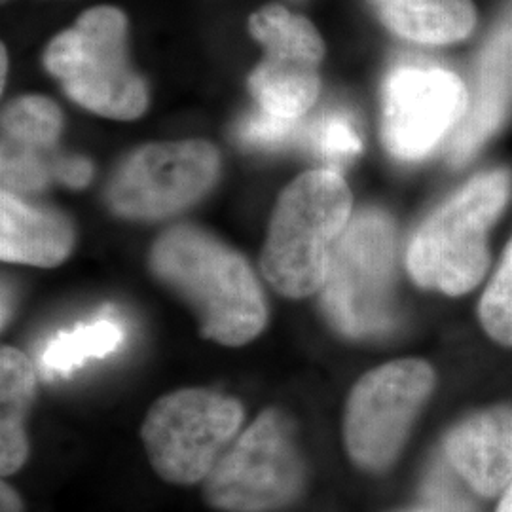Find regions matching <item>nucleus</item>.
Returning a JSON list of instances; mask_svg holds the SVG:
<instances>
[{
	"mask_svg": "<svg viewBox=\"0 0 512 512\" xmlns=\"http://www.w3.org/2000/svg\"><path fill=\"white\" fill-rule=\"evenodd\" d=\"M353 198L334 169H313L275 203L260 268L277 293L306 298L325 287L334 245L351 219Z\"/></svg>",
	"mask_w": 512,
	"mask_h": 512,
	"instance_id": "obj_2",
	"label": "nucleus"
},
{
	"mask_svg": "<svg viewBox=\"0 0 512 512\" xmlns=\"http://www.w3.org/2000/svg\"><path fill=\"white\" fill-rule=\"evenodd\" d=\"M507 171L475 177L425 220L406 251L412 279L431 291H473L490 266L488 232L509 202Z\"/></svg>",
	"mask_w": 512,
	"mask_h": 512,
	"instance_id": "obj_3",
	"label": "nucleus"
},
{
	"mask_svg": "<svg viewBox=\"0 0 512 512\" xmlns=\"http://www.w3.org/2000/svg\"><path fill=\"white\" fill-rule=\"evenodd\" d=\"M152 274L184 300L203 338L238 348L266 327L268 308L247 260L196 226L167 230L148 258Z\"/></svg>",
	"mask_w": 512,
	"mask_h": 512,
	"instance_id": "obj_1",
	"label": "nucleus"
},
{
	"mask_svg": "<svg viewBox=\"0 0 512 512\" xmlns=\"http://www.w3.org/2000/svg\"><path fill=\"white\" fill-rule=\"evenodd\" d=\"M63 116L54 101L40 95H25L2 112V152L50 158Z\"/></svg>",
	"mask_w": 512,
	"mask_h": 512,
	"instance_id": "obj_18",
	"label": "nucleus"
},
{
	"mask_svg": "<svg viewBox=\"0 0 512 512\" xmlns=\"http://www.w3.org/2000/svg\"><path fill=\"white\" fill-rule=\"evenodd\" d=\"M304 141L315 156L342 164L361 152V137L346 112H327L304 131Z\"/></svg>",
	"mask_w": 512,
	"mask_h": 512,
	"instance_id": "obj_20",
	"label": "nucleus"
},
{
	"mask_svg": "<svg viewBox=\"0 0 512 512\" xmlns=\"http://www.w3.org/2000/svg\"><path fill=\"white\" fill-rule=\"evenodd\" d=\"M427 501L431 503V511L435 512H473L471 501L461 492L454 475L439 465L431 471L425 486Z\"/></svg>",
	"mask_w": 512,
	"mask_h": 512,
	"instance_id": "obj_23",
	"label": "nucleus"
},
{
	"mask_svg": "<svg viewBox=\"0 0 512 512\" xmlns=\"http://www.w3.org/2000/svg\"><path fill=\"white\" fill-rule=\"evenodd\" d=\"M245 420L239 401L209 389H181L158 399L143 423L154 471L171 484H196L213 471Z\"/></svg>",
	"mask_w": 512,
	"mask_h": 512,
	"instance_id": "obj_7",
	"label": "nucleus"
},
{
	"mask_svg": "<svg viewBox=\"0 0 512 512\" xmlns=\"http://www.w3.org/2000/svg\"><path fill=\"white\" fill-rule=\"evenodd\" d=\"M126 340L120 319L103 315L90 323L55 334L40 353V370L48 376H67L90 359L107 357Z\"/></svg>",
	"mask_w": 512,
	"mask_h": 512,
	"instance_id": "obj_17",
	"label": "nucleus"
},
{
	"mask_svg": "<svg viewBox=\"0 0 512 512\" xmlns=\"http://www.w3.org/2000/svg\"><path fill=\"white\" fill-rule=\"evenodd\" d=\"M446 458L475 492L494 497L512 482V406H495L459 423Z\"/></svg>",
	"mask_w": 512,
	"mask_h": 512,
	"instance_id": "obj_12",
	"label": "nucleus"
},
{
	"mask_svg": "<svg viewBox=\"0 0 512 512\" xmlns=\"http://www.w3.org/2000/svg\"><path fill=\"white\" fill-rule=\"evenodd\" d=\"M249 31L266 50V57L311 65H321L323 61L325 44L313 23L291 14L279 4H270L255 12L249 19Z\"/></svg>",
	"mask_w": 512,
	"mask_h": 512,
	"instance_id": "obj_19",
	"label": "nucleus"
},
{
	"mask_svg": "<svg viewBox=\"0 0 512 512\" xmlns=\"http://www.w3.org/2000/svg\"><path fill=\"white\" fill-rule=\"evenodd\" d=\"M497 512H512V482L509 484V488L505 490V495H503V499L499 503Z\"/></svg>",
	"mask_w": 512,
	"mask_h": 512,
	"instance_id": "obj_26",
	"label": "nucleus"
},
{
	"mask_svg": "<svg viewBox=\"0 0 512 512\" xmlns=\"http://www.w3.org/2000/svg\"><path fill=\"white\" fill-rule=\"evenodd\" d=\"M73 245V226L63 213L2 190L0 256L4 262L54 268L71 255Z\"/></svg>",
	"mask_w": 512,
	"mask_h": 512,
	"instance_id": "obj_13",
	"label": "nucleus"
},
{
	"mask_svg": "<svg viewBox=\"0 0 512 512\" xmlns=\"http://www.w3.org/2000/svg\"><path fill=\"white\" fill-rule=\"evenodd\" d=\"M2 512H21V499L6 484H2Z\"/></svg>",
	"mask_w": 512,
	"mask_h": 512,
	"instance_id": "obj_25",
	"label": "nucleus"
},
{
	"mask_svg": "<svg viewBox=\"0 0 512 512\" xmlns=\"http://www.w3.org/2000/svg\"><path fill=\"white\" fill-rule=\"evenodd\" d=\"M93 167L86 158H57L55 162V179L71 188H82L90 183Z\"/></svg>",
	"mask_w": 512,
	"mask_h": 512,
	"instance_id": "obj_24",
	"label": "nucleus"
},
{
	"mask_svg": "<svg viewBox=\"0 0 512 512\" xmlns=\"http://www.w3.org/2000/svg\"><path fill=\"white\" fill-rule=\"evenodd\" d=\"M37 372L27 355L14 348L0 353V471L14 475L25 463L29 444L23 421L35 401Z\"/></svg>",
	"mask_w": 512,
	"mask_h": 512,
	"instance_id": "obj_15",
	"label": "nucleus"
},
{
	"mask_svg": "<svg viewBox=\"0 0 512 512\" xmlns=\"http://www.w3.org/2000/svg\"><path fill=\"white\" fill-rule=\"evenodd\" d=\"M512 107V0L486 40L476 63L469 109L448 143L454 165L469 162L501 124Z\"/></svg>",
	"mask_w": 512,
	"mask_h": 512,
	"instance_id": "obj_11",
	"label": "nucleus"
},
{
	"mask_svg": "<svg viewBox=\"0 0 512 512\" xmlns=\"http://www.w3.org/2000/svg\"><path fill=\"white\" fill-rule=\"evenodd\" d=\"M433 387L435 372L421 359L393 361L365 374L346 406L344 437L351 459L366 471L387 469Z\"/></svg>",
	"mask_w": 512,
	"mask_h": 512,
	"instance_id": "obj_8",
	"label": "nucleus"
},
{
	"mask_svg": "<svg viewBox=\"0 0 512 512\" xmlns=\"http://www.w3.org/2000/svg\"><path fill=\"white\" fill-rule=\"evenodd\" d=\"M406 512H435V511H431V509H416V511H406Z\"/></svg>",
	"mask_w": 512,
	"mask_h": 512,
	"instance_id": "obj_28",
	"label": "nucleus"
},
{
	"mask_svg": "<svg viewBox=\"0 0 512 512\" xmlns=\"http://www.w3.org/2000/svg\"><path fill=\"white\" fill-rule=\"evenodd\" d=\"M249 88L262 112L302 120L319 99V65L264 55L249 78Z\"/></svg>",
	"mask_w": 512,
	"mask_h": 512,
	"instance_id": "obj_16",
	"label": "nucleus"
},
{
	"mask_svg": "<svg viewBox=\"0 0 512 512\" xmlns=\"http://www.w3.org/2000/svg\"><path fill=\"white\" fill-rule=\"evenodd\" d=\"M219 171V152L207 141L147 145L116 169L107 203L124 219H165L200 202Z\"/></svg>",
	"mask_w": 512,
	"mask_h": 512,
	"instance_id": "obj_9",
	"label": "nucleus"
},
{
	"mask_svg": "<svg viewBox=\"0 0 512 512\" xmlns=\"http://www.w3.org/2000/svg\"><path fill=\"white\" fill-rule=\"evenodd\" d=\"M387 29L420 44H452L475 29L471 0H370Z\"/></svg>",
	"mask_w": 512,
	"mask_h": 512,
	"instance_id": "obj_14",
	"label": "nucleus"
},
{
	"mask_svg": "<svg viewBox=\"0 0 512 512\" xmlns=\"http://www.w3.org/2000/svg\"><path fill=\"white\" fill-rule=\"evenodd\" d=\"M44 65L73 101L99 116L135 120L147 110V84L129 65L128 21L118 8L84 12L50 42Z\"/></svg>",
	"mask_w": 512,
	"mask_h": 512,
	"instance_id": "obj_4",
	"label": "nucleus"
},
{
	"mask_svg": "<svg viewBox=\"0 0 512 512\" xmlns=\"http://www.w3.org/2000/svg\"><path fill=\"white\" fill-rule=\"evenodd\" d=\"M302 135H304L302 120H287L262 110L245 118L238 128L239 141L243 145L266 148V150L285 147Z\"/></svg>",
	"mask_w": 512,
	"mask_h": 512,
	"instance_id": "obj_22",
	"label": "nucleus"
},
{
	"mask_svg": "<svg viewBox=\"0 0 512 512\" xmlns=\"http://www.w3.org/2000/svg\"><path fill=\"white\" fill-rule=\"evenodd\" d=\"M304 478L293 421L281 410H264L220 456L203 495L222 512L274 511L293 503Z\"/></svg>",
	"mask_w": 512,
	"mask_h": 512,
	"instance_id": "obj_6",
	"label": "nucleus"
},
{
	"mask_svg": "<svg viewBox=\"0 0 512 512\" xmlns=\"http://www.w3.org/2000/svg\"><path fill=\"white\" fill-rule=\"evenodd\" d=\"M6 52H4V48H2V74H0V78H2V86H4V80H6Z\"/></svg>",
	"mask_w": 512,
	"mask_h": 512,
	"instance_id": "obj_27",
	"label": "nucleus"
},
{
	"mask_svg": "<svg viewBox=\"0 0 512 512\" xmlns=\"http://www.w3.org/2000/svg\"><path fill=\"white\" fill-rule=\"evenodd\" d=\"M480 321L495 342L512 348V239L480 300Z\"/></svg>",
	"mask_w": 512,
	"mask_h": 512,
	"instance_id": "obj_21",
	"label": "nucleus"
},
{
	"mask_svg": "<svg viewBox=\"0 0 512 512\" xmlns=\"http://www.w3.org/2000/svg\"><path fill=\"white\" fill-rule=\"evenodd\" d=\"M467 109L469 90L458 74L439 67H399L385 80V148L399 160L418 162L456 133Z\"/></svg>",
	"mask_w": 512,
	"mask_h": 512,
	"instance_id": "obj_10",
	"label": "nucleus"
},
{
	"mask_svg": "<svg viewBox=\"0 0 512 512\" xmlns=\"http://www.w3.org/2000/svg\"><path fill=\"white\" fill-rule=\"evenodd\" d=\"M397 234L382 211L351 215L330 256L321 289L330 323L351 338L378 336L393 329Z\"/></svg>",
	"mask_w": 512,
	"mask_h": 512,
	"instance_id": "obj_5",
	"label": "nucleus"
}]
</instances>
